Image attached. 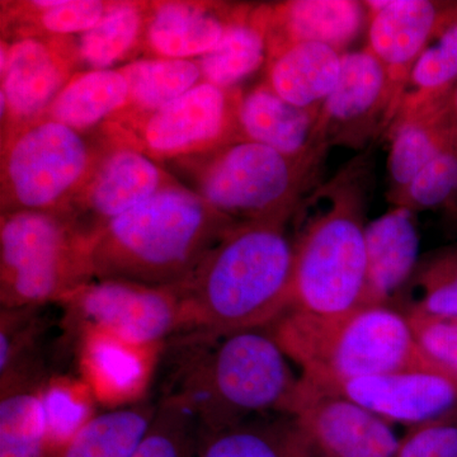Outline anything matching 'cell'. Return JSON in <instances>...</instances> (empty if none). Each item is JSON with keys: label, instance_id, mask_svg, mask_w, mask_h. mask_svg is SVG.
I'll return each instance as SVG.
<instances>
[{"label": "cell", "instance_id": "6da1fadb", "mask_svg": "<svg viewBox=\"0 0 457 457\" xmlns=\"http://www.w3.org/2000/svg\"><path fill=\"white\" fill-rule=\"evenodd\" d=\"M269 328L185 329L164 342L161 396L188 411L204 432L266 414H290L300 380Z\"/></svg>", "mask_w": 457, "mask_h": 457}, {"label": "cell", "instance_id": "7a4b0ae2", "mask_svg": "<svg viewBox=\"0 0 457 457\" xmlns=\"http://www.w3.org/2000/svg\"><path fill=\"white\" fill-rule=\"evenodd\" d=\"M374 188L369 153L343 165L295 212L293 302L288 311L336 318L365 306L366 212Z\"/></svg>", "mask_w": 457, "mask_h": 457}, {"label": "cell", "instance_id": "3957f363", "mask_svg": "<svg viewBox=\"0 0 457 457\" xmlns=\"http://www.w3.org/2000/svg\"><path fill=\"white\" fill-rule=\"evenodd\" d=\"M286 228V222L278 221L231 228L179 287L185 329H260L287 312L293 302L294 243Z\"/></svg>", "mask_w": 457, "mask_h": 457}, {"label": "cell", "instance_id": "277c9868", "mask_svg": "<svg viewBox=\"0 0 457 457\" xmlns=\"http://www.w3.org/2000/svg\"><path fill=\"white\" fill-rule=\"evenodd\" d=\"M236 225L182 183H174L90 242L93 278L179 287Z\"/></svg>", "mask_w": 457, "mask_h": 457}, {"label": "cell", "instance_id": "5b68a950", "mask_svg": "<svg viewBox=\"0 0 457 457\" xmlns=\"http://www.w3.org/2000/svg\"><path fill=\"white\" fill-rule=\"evenodd\" d=\"M306 383L332 389L366 376L432 365L420 353L407 314L390 305H365L336 318L288 311L270 326Z\"/></svg>", "mask_w": 457, "mask_h": 457}, {"label": "cell", "instance_id": "8992f818", "mask_svg": "<svg viewBox=\"0 0 457 457\" xmlns=\"http://www.w3.org/2000/svg\"><path fill=\"white\" fill-rule=\"evenodd\" d=\"M327 153L291 158L253 141L239 140L164 167L237 224H287L303 198L320 185Z\"/></svg>", "mask_w": 457, "mask_h": 457}, {"label": "cell", "instance_id": "52a82bcc", "mask_svg": "<svg viewBox=\"0 0 457 457\" xmlns=\"http://www.w3.org/2000/svg\"><path fill=\"white\" fill-rule=\"evenodd\" d=\"M93 279L89 242L62 216L0 215L2 309L62 303Z\"/></svg>", "mask_w": 457, "mask_h": 457}, {"label": "cell", "instance_id": "ba28073f", "mask_svg": "<svg viewBox=\"0 0 457 457\" xmlns=\"http://www.w3.org/2000/svg\"><path fill=\"white\" fill-rule=\"evenodd\" d=\"M102 150L96 132L80 134L45 117L2 137L0 215L62 212L89 179Z\"/></svg>", "mask_w": 457, "mask_h": 457}, {"label": "cell", "instance_id": "9c48e42d", "mask_svg": "<svg viewBox=\"0 0 457 457\" xmlns=\"http://www.w3.org/2000/svg\"><path fill=\"white\" fill-rule=\"evenodd\" d=\"M242 95V88L201 82L155 112L119 113L98 131L163 165L194 158L242 140L237 119Z\"/></svg>", "mask_w": 457, "mask_h": 457}, {"label": "cell", "instance_id": "30bf717a", "mask_svg": "<svg viewBox=\"0 0 457 457\" xmlns=\"http://www.w3.org/2000/svg\"><path fill=\"white\" fill-rule=\"evenodd\" d=\"M68 321L83 333L99 332L152 348L185 328L179 287L93 279L62 303Z\"/></svg>", "mask_w": 457, "mask_h": 457}, {"label": "cell", "instance_id": "8fae6325", "mask_svg": "<svg viewBox=\"0 0 457 457\" xmlns=\"http://www.w3.org/2000/svg\"><path fill=\"white\" fill-rule=\"evenodd\" d=\"M104 150L82 188L57 215L92 242L111 222L179 182L167 168L130 145L97 131Z\"/></svg>", "mask_w": 457, "mask_h": 457}, {"label": "cell", "instance_id": "7c38bea8", "mask_svg": "<svg viewBox=\"0 0 457 457\" xmlns=\"http://www.w3.org/2000/svg\"><path fill=\"white\" fill-rule=\"evenodd\" d=\"M2 137L44 117L68 80L79 71L73 36H2Z\"/></svg>", "mask_w": 457, "mask_h": 457}, {"label": "cell", "instance_id": "4fadbf2b", "mask_svg": "<svg viewBox=\"0 0 457 457\" xmlns=\"http://www.w3.org/2000/svg\"><path fill=\"white\" fill-rule=\"evenodd\" d=\"M399 101L381 62L365 47L343 55L341 77L319 117V132L328 146L362 150L385 137Z\"/></svg>", "mask_w": 457, "mask_h": 457}, {"label": "cell", "instance_id": "5bb4252c", "mask_svg": "<svg viewBox=\"0 0 457 457\" xmlns=\"http://www.w3.org/2000/svg\"><path fill=\"white\" fill-rule=\"evenodd\" d=\"M290 414L317 456L394 457L399 449L400 438L389 422L345 396L312 386L303 378Z\"/></svg>", "mask_w": 457, "mask_h": 457}, {"label": "cell", "instance_id": "9a60e30c", "mask_svg": "<svg viewBox=\"0 0 457 457\" xmlns=\"http://www.w3.org/2000/svg\"><path fill=\"white\" fill-rule=\"evenodd\" d=\"M328 392L409 428L457 416V378L435 365L353 378Z\"/></svg>", "mask_w": 457, "mask_h": 457}, {"label": "cell", "instance_id": "2e32d148", "mask_svg": "<svg viewBox=\"0 0 457 457\" xmlns=\"http://www.w3.org/2000/svg\"><path fill=\"white\" fill-rule=\"evenodd\" d=\"M239 5L198 0L150 2L143 55L200 59L220 44Z\"/></svg>", "mask_w": 457, "mask_h": 457}, {"label": "cell", "instance_id": "e0dca14e", "mask_svg": "<svg viewBox=\"0 0 457 457\" xmlns=\"http://www.w3.org/2000/svg\"><path fill=\"white\" fill-rule=\"evenodd\" d=\"M445 3L436 0L365 2L368 49L386 71L399 106L411 69L431 37Z\"/></svg>", "mask_w": 457, "mask_h": 457}, {"label": "cell", "instance_id": "ac0fdd59", "mask_svg": "<svg viewBox=\"0 0 457 457\" xmlns=\"http://www.w3.org/2000/svg\"><path fill=\"white\" fill-rule=\"evenodd\" d=\"M368 26L365 2L290 0L264 4L267 60L295 44L317 42L345 54Z\"/></svg>", "mask_w": 457, "mask_h": 457}, {"label": "cell", "instance_id": "d6986e66", "mask_svg": "<svg viewBox=\"0 0 457 457\" xmlns=\"http://www.w3.org/2000/svg\"><path fill=\"white\" fill-rule=\"evenodd\" d=\"M319 117L320 111L293 106L264 80L243 90L237 112L242 140L269 146L291 158L330 149L319 132Z\"/></svg>", "mask_w": 457, "mask_h": 457}, {"label": "cell", "instance_id": "ffe728a7", "mask_svg": "<svg viewBox=\"0 0 457 457\" xmlns=\"http://www.w3.org/2000/svg\"><path fill=\"white\" fill-rule=\"evenodd\" d=\"M368 282L365 305H389L413 278L420 263L417 212L392 206L365 230Z\"/></svg>", "mask_w": 457, "mask_h": 457}, {"label": "cell", "instance_id": "44dd1931", "mask_svg": "<svg viewBox=\"0 0 457 457\" xmlns=\"http://www.w3.org/2000/svg\"><path fill=\"white\" fill-rule=\"evenodd\" d=\"M450 98L394 120L385 134L389 141L387 201L398 196L457 132Z\"/></svg>", "mask_w": 457, "mask_h": 457}, {"label": "cell", "instance_id": "7402d4cb", "mask_svg": "<svg viewBox=\"0 0 457 457\" xmlns=\"http://www.w3.org/2000/svg\"><path fill=\"white\" fill-rule=\"evenodd\" d=\"M345 54L326 44H295L270 57L264 82L288 104L320 111L341 77Z\"/></svg>", "mask_w": 457, "mask_h": 457}, {"label": "cell", "instance_id": "603a6c76", "mask_svg": "<svg viewBox=\"0 0 457 457\" xmlns=\"http://www.w3.org/2000/svg\"><path fill=\"white\" fill-rule=\"evenodd\" d=\"M305 433L291 414L252 418L204 433L197 457H315Z\"/></svg>", "mask_w": 457, "mask_h": 457}, {"label": "cell", "instance_id": "cb8c5ba5", "mask_svg": "<svg viewBox=\"0 0 457 457\" xmlns=\"http://www.w3.org/2000/svg\"><path fill=\"white\" fill-rule=\"evenodd\" d=\"M129 86L120 69L75 73L45 112L80 134L98 131L128 107Z\"/></svg>", "mask_w": 457, "mask_h": 457}, {"label": "cell", "instance_id": "d4e9b609", "mask_svg": "<svg viewBox=\"0 0 457 457\" xmlns=\"http://www.w3.org/2000/svg\"><path fill=\"white\" fill-rule=\"evenodd\" d=\"M150 2L113 0L106 16L88 29L73 36L79 71L119 69L144 53Z\"/></svg>", "mask_w": 457, "mask_h": 457}, {"label": "cell", "instance_id": "484cf974", "mask_svg": "<svg viewBox=\"0 0 457 457\" xmlns=\"http://www.w3.org/2000/svg\"><path fill=\"white\" fill-rule=\"evenodd\" d=\"M197 62L204 82L224 89L240 88V84L266 66L264 4L240 3L220 44Z\"/></svg>", "mask_w": 457, "mask_h": 457}, {"label": "cell", "instance_id": "4316f807", "mask_svg": "<svg viewBox=\"0 0 457 457\" xmlns=\"http://www.w3.org/2000/svg\"><path fill=\"white\" fill-rule=\"evenodd\" d=\"M456 84L457 2H446L431 37L411 69L395 119L449 98Z\"/></svg>", "mask_w": 457, "mask_h": 457}, {"label": "cell", "instance_id": "83f0119b", "mask_svg": "<svg viewBox=\"0 0 457 457\" xmlns=\"http://www.w3.org/2000/svg\"><path fill=\"white\" fill-rule=\"evenodd\" d=\"M113 0L2 2V36L20 33L71 37L97 25Z\"/></svg>", "mask_w": 457, "mask_h": 457}, {"label": "cell", "instance_id": "f1b7e54d", "mask_svg": "<svg viewBox=\"0 0 457 457\" xmlns=\"http://www.w3.org/2000/svg\"><path fill=\"white\" fill-rule=\"evenodd\" d=\"M155 413L156 404H141L93 416L50 457H132Z\"/></svg>", "mask_w": 457, "mask_h": 457}, {"label": "cell", "instance_id": "f546056e", "mask_svg": "<svg viewBox=\"0 0 457 457\" xmlns=\"http://www.w3.org/2000/svg\"><path fill=\"white\" fill-rule=\"evenodd\" d=\"M119 69L129 86L128 107L120 113L155 112L204 82L197 60L144 56Z\"/></svg>", "mask_w": 457, "mask_h": 457}, {"label": "cell", "instance_id": "4dcf8cb0", "mask_svg": "<svg viewBox=\"0 0 457 457\" xmlns=\"http://www.w3.org/2000/svg\"><path fill=\"white\" fill-rule=\"evenodd\" d=\"M83 338V363L96 394L106 399L137 395L147 378L144 354L150 348L99 332H86Z\"/></svg>", "mask_w": 457, "mask_h": 457}, {"label": "cell", "instance_id": "1f68e13d", "mask_svg": "<svg viewBox=\"0 0 457 457\" xmlns=\"http://www.w3.org/2000/svg\"><path fill=\"white\" fill-rule=\"evenodd\" d=\"M0 457H50L40 390L21 386L2 392Z\"/></svg>", "mask_w": 457, "mask_h": 457}, {"label": "cell", "instance_id": "d6a6232c", "mask_svg": "<svg viewBox=\"0 0 457 457\" xmlns=\"http://www.w3.org/2000/svg\"><path fill=\"white\" fill-rule=\"evenodd\" d=\"M457 197V132L440 152L409 183L404 191L389 200L392 206L414 212L442 210Z\"/></svg>", "mask_w": 457, "mask_h": 457}, {"label": "cell", "instance_id": "836d02e7", "mask_svg": "<svg viewBox=\"0 0 457 457\" xmlns=\"http://www.w3.org/2000/svg\"><path fill=\"white\" fill-rule=\"evenodd\" d=\"M408 285L418 293L411 311L457 319V246H447L422 258Z\"/></svg>", "mask_w": 457, "mask_h": 457}, {"label": "cell", "instance_id": "e575fe53", "mask_svg": "<svg viewBox=\"0 0 457 457\" xmlns=\"http://www.w3.org/2000/svg\"><path fill=\"white\" fill-rule=\"evenodd\" d=\"M204 433L185 408L158 402L154 420L132 457H197Z\"/></svg>", "mask_w": 457, "mask_h": 457}, {"label": "cell", "instance_id": "d590c367", "mask_svg": "<svg viewBox=\"0 0 457 457\" xmlns=\"http://www.w3.org/2000/svg\"><path fill=\"white\" fill-rule=\"evenodd\" d=\"M50 456L74 437L92 418L88 386L71 381H54L40 390Z\"/></svg>", "mask_w": 457, "mask_h": 457}, {"label": "cell", "instance_id": "8d00e7d4", "mask_svg": "<svg viewBox=\"0 0 457 457\" xmlns=\"http://www.w3.org/2000/svg\"><path fill=\"white\" fill-rule=\"evenodd\" d=\"M407 317L420 353L436 368L457 378V319L417 311L409 312Z\"/></svg>", "mask_w": 457, "mask_h": 457}, {"label": "cell", "instance_id": "74e56055", "mask_svg": "<svg viewBox=\"0 0 457 457\" xmlns=\"http://www.w3.org/2000/svg\"><path fill=\"white\" fill-rule=\"evenodd\" d=\"M394 457H457V416L409 429Z\"/></svg>", "mask_w": 457, "mask_h": 457}, {"label": "cell", "instance_id": "f35d334b", "mask_svg": "<svg viewBox=\"0 0 457 457\" xmlns=\"http://www.w3.org/2000/svg\"><path fill=\"white\" fill-rule=\"evenodd\" d=\"M444 218L451 230L457 234V197L444 210Z\"/></svg>", "mask_w": 457, "mask_h": 457}, {"label": "cell", "instance_id": "ab89813d", "mask_svg": "<svg viewBox=\"0 0 457 457\" xmlns=\"http://www.w3.org/2000/svg\"><path fill=\"white\" fill-rule=\"evenodd\" d=\"M451 111H453V119L457 123V84L455 88L453 90V95H451L450 98Z\"/></svg>", "mask_w": 457, "mask_h": 457}]
</instances>
